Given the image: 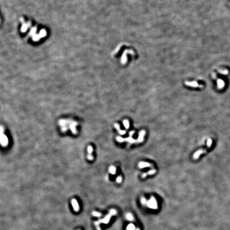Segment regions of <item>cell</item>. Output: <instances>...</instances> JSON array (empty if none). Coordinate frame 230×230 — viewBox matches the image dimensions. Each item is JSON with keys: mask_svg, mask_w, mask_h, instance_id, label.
I'll return each instance as SVG.
<instances>
[{"mask_svg": "<svg viewBox=\"0 0 230 230\" xmlns=\"http://www.w3.org/2000/svg\"><path fill=\"white\" fill-rule=\"evenodd\" d=\"M92 215L94 216H96V217H100V216H101V214L100 213L96 212V211H93V212L92 213Z\"/></svg>", "mask_w": 230, "mask_h": 230, "instance_id": "2e32d148", "label": "cell"}, {"mask_svg": "<svg viewBox=\"0 0 230 230\" xmlns=\"http://www.w3.org/2000/svg\"><path fill=\"white\" fill-rule=\"evenodd\" d=\"M139 167L140 168H144L146 167H153V165L150 163H147V162L141 161L139 164Z\"/></svg>", "mask_w": 230, "mask_h": 230, "instance_id": "277c9868", "label": "cell"}, {"mask_svg": "<svg viewBox=\"0 0 230 230\" xmlns=\"http://www.w3.org/2000/svg\"><path fill=\"white\" fill-rule=\"evenodd\" d=\"M1 143L3 147L7 146L8 144V137L3 133H1Z\"/></svg>", "mask_w": 230, "mask_h": 230, "instance_id": "7a4b0ae2", "label": "cell"}, {"mask_svg": "<svg viewBox=\"0 0 230 230\" xmlns=\"http://www.w3.org/2000/svg\"><path fill=\"white\" fill-rule=\"evenodd\" d=\"M218 87L221 89V88L223 87L224 84V82H223V81H222V80L219 79V80H218Z\"/></svg>", "mask_w": 230, "mask_h": 230, "instance_id": "5bb4252c", "label": "cell"}, {"mask_svg": "<svg viewBox=\"0 0 230 230\" xmlns=\"http://www.w3.org/2000/svg\"><path fill=\"white\" fill-rule=\"evenodd\" d=\"M145 134V131L142 130L139 133V135L138 137V139H137V143H140L142 142L144 140V136Z\"/></svg>", "mask_w": 230, "mask_h": 230, "instance_id": "52a82bcc", "label": "cell"}, {"mask_svg": "<svg viewBox=\"0 0 230 230\" xmlns=\"http://www.w3.org/2000/svg\"><path fill=\"white\" fill-rule=\"evenodd\" d=\"M87 151H88V155H87V159L90 160H93L94 157L92 155V152L93 151V148L91 145H89L87 148Z\"/></svg>", "mask_w": 230, "mask_h": 230, "instance_id": "5b68a950", "label": "cell"}, {"mask_svg": "<svg viewBox=\"0 0 230 230\" xmlns=\"http://www.w3.org/2000/svg\"><path fill=\"white\" fill-rule=\"evenodd\" d=\"M134 131H131L129 133V136H131L132 137L133 136V135L134 134Z\"/></svg>", "mask_w": 230, "mask_h": 230, "instance_id": "ac0fdd59", "label": "cell"}, {"mask_svg": "<svg viewBox=\"0 0 230 230\" xmlns=\"http://www.w3.org/2000/svg\"><path fill=\"white\" fill-rule=\"evenodd\" d=\"M114 126H115V128H116L117 129L119 133L120 134H121V135H124V134H126V131L121 130L120 128L119 125L118 124H117V123H116V124H115Z\"/></svg>", "mask_w": 230, "mask_h": 230, "instance_id": "8fae6325", "label": "cell"}, {"mask_svg": "<svg viewBox=\"0 0 230 230\" xmlns=\"http://www.w3.org/2000/svg\"><path fill=\"white\" fill-rule=\"evenodd\" d=\"M207 150H208V149H202L199 150L196 152H195L193 155V159H198L200 155H201V154H202V153H204L205 152H206Z\"/></svg>", "mask_w": 230, "mask_h": 230, "instance_id": "3957f363", "label": "cell"}, {"mask_svg": "<svg viewBox=\"0 0 230 230\" xmlns=\"http://www.w3.org/2000/svg\"><path fill=\"white\" fill-rule=\"evenodd\" d=\"M117 141L119 142H123L124 141H127L128 142L131 143H137V140H135L133 138H132V137L129 136L128 137H127V138L124 139L123 137L120 136H118L116 138Z\"/></svg>", "mask_w": 230, "mask_h": 230, "instance_id": "6da1fadb", "label": "cell"}, {"mask_svg": "<svg viewBox=\"0 0 230 230\" xmlns=\"http://www.w3.org/2000/svg\"><path fill=\"white\" fill-rule=\"evenodd\" d=\"M109 172L111 174H112V175H114V174H116V168L114 166H110L109 168Z\"/></svg>", "mask_w": 230, "mask_h": 230, "instance_id": "7c38bea8", "label": "cell"}, {"mask_svg": "<svg viewBox=\"0 0 230 230\" xmlns=\"http://www.w3.org/2000/svg\"><path fill=\"white\" fill-rule=\"evenodd\" d=\"M77 125V123L75 122H73V123H71V124L70 125V128L71 129L72 132H73L74 134H76V130L75 127Z\"/></svg>", "mask_w": 230, "mask_h": 230, "instance_id": "9c48e42d", "label": "cell"}, {"mask_svg": "<svg viewBox=\"0 0 230 230\" xmlns=\"http://www.w3.org/2000/svg\"><path fill=\"white\" fill-rule=\"evenodd\" d=\"M211 144H212V140H211V139H208V140H207V143L208 148H210L211 145Z\"/></svg>", "mask_w": 230, "mask_h": 230, "instance_id": "9a60e30c", "label": "cell"}, {"mask_svg": "<svg viewBox=\"0 0 230 230\" xmlns=\"http://www.w3.org/2000/svg\"><path fill=\"white\" fill-rule=\"evenodd\" d=\"M186 85L190 86H192V87H202V85H198L197 83L196 82H186L185 83Z\"/></svg>", "mask_w": 230, "mask_h": 230, "instance_id": "30bf717a", "label": "cell"}, {"mask_svg": "<svg viewBox=\"0 0 230 230\" xmlns=\"http://www.w3.org/2000/svg\"><path fill=\"white\" fill-rule=\"evenodd\" d=\"M123 125H124V126H125V128L126 129H128L129 128V122H128V120L125 119L123 121Z\"/></svg>", "mask_w": 230, "mask_h": 230, "instance_id": "4fadbf2b", "label": "cell"}, {"mask_svg": "<svg viewBox=\"0 0 230 230\" xmlns=\"http://www.w3.org/2000/svg\"><path fill=\"white\" fill-rule=\"evenodd\" d=\"M156 172V169H151L150 170H149L148 172H145V173L142 174V175L141 176L142 178H145L147 175H153V174H155Z\"/></svg>", "mask_w": 230, "mask_h": 230, "instance_id": "ba28073f", "label": "cell"}, {"mask_svg": "<svg viewBox=\"0 0 230 230\" xmlns=\"http://www.w3.org/2000/svg\"><path fill=\"white\" fill-rule=\"evenodd\" d=\"M71 204H72V205H73L74 209V210L75 211H78L79 210V207L78 203V202L77 201V200H76V199H72Z\"/></svg>", "mask_w": 230, "mask_h": 230, "instance_id": "8992f818", "label": "cell"}, {"mask_svg": "<svg viewBox=\"0 0 230 230\" xmlns=\"http://www.w3.org/2000/svg\"><path fill=\"white\" fill-rule=\"evenodd\" d=\"M116 181L118 183H120L122 181V177H121V176H118V177H117Z\"/></svg>", "mask_w": 230, "mask_h": 230, "instance_id": "e0dca14e", "label": "cell"}]
</instances>
